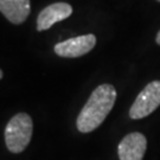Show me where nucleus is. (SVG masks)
<instances>
[{"mask_svg": "<svg viewBox=\"0 0 160 160\" xmlns=\"http://www.w3.org/2000/svg\"><path fill=\"white\" fill-rule=\"evenodd\" d=\"M155 40H157V43L160 45V31L158 32V34H157V38H155Z\"/></svg>", "mask_w": 160, "mask_h": 160, "instance_id": "obj_8", "label": "nucleus"}, {"mask_svg": "<svg viewBox=\"0 0 160 160\" xmlns=\"http://www.w3.org/2000/svg\"><path fill=\"white\" fill-rule=\"evenodd\" d=\"M72 14V7L67 2H55L43 8L37 18V31H46L53 24L62 22Z\"/></svg>", "mask_w": 160, "mask_h": 160, "instance_id": "obj_6", "label": "nucleus"}, {"mask_svg": "<svg viewBox=\"0 0 160 160\" xmlns=\"http://www.w3.org/2000/svg\"><path fill=\"white\" fill-rule=\"evenodd\" d=\"M157 1H159V2H160V0H157Z\"/></svg>", "mask_w": 160, "mask_h": 160, "instance_id": "obj_10", "label": "nucleus"}, {"mask_svg": "<svg viewBox=\"0 0 160 160\" xmlns=\"http://www.w3.org/2000/svg\"><path fill=\"white\" fill-rule=\"evenodd\" d=\"M95 45H96L95 34L88 33L59 42L55 45L53 50H55V53L59 57L77 58L90 52Z\"/></svg>", "mask_w": 160, "mask_h": 160, "instance_id": "obj_4", "label": "nucleus"}, {"mask_svg": "<svg viewBox=\"0 0 160 160\" xmlns=\"http://www.w3.org/2000/svg\"><path fill=\"white\" fill-rule=\"evenodd\" d=\"M0 12L12 24H23L31 12L30 0H0Z\"/></svg>", "mask_w": 160, "mask_h": 160, "instance_id": "obj_7", "label": "nucleus"}, {"mask_svg": "<svg viewBox=\"0 0 160 160\" xmlns=\"http://www.w3.org/2000/svg\"><path fill=\"white\" fill-rule=\"evenodd\" d=\"M160 106V81H152L140 92L129 109L133 120L143 119Z\"/></svg>", "mask_w": 160, "mask_h": 160, "instance_id": "obj_3", "label": "nucleus"}, {"mask_svg": "<svg viewBox=\"0 0 160 160\" xmlns=\"http://www.w3.org/2000/svg\"><path fill=\"white\" fill-rule=\"evenodd\" d=\"M147 148V139L141 133H131L121 140L118 146L120 160H142Z\"/></svg>", "mask_w": 160, "mask_h": 160, "instance_id": "obj_5", "label": "nucleus"}, {"mask_svg": "<svg viewBox=\"0 0 160 160\" xmlns=\"http://www.w3.org/2000/svg\"><path fill=\"white\" fill-rule=\"evenodd\" d=\"M33 133V122L29 114L18 113L5 128V143L12 153H22L29 146Z\"/></svg>", "mask_w": 160, "mask_h": 160, "instance_id": "obj_2", "label": "nucleus"}, {"mask_svg": "<svg viewBox=\"0 0 160 160\" xmlns=\"http://www.w3.org/2000/svg\"><path fill=\"white\" fill-rule=\"evenodd\" d=\"M116 96V90L112 84L97 87L77 116V129L81 133H90L101 126L114 107Z\"/></svg>", "mask_w": 160, "mask_h": 160, "instance_id": "obj_1", "label": "nucleus"}, {"mask_svg": "<svg viewBox=\"0 0 160 160\" xmlns=\"http://www.w3.org/2000/svg\"><path fill=\"white\" fill-rule=\"evenodd\" d=\"M2 76H4V74H2V71H1V69H0V80L2 78Z\"/></svg>", "mask_w": 160, "mask_h": 160, "instance_id": "obj_9", "label": "nucleus"}]
</instances>
